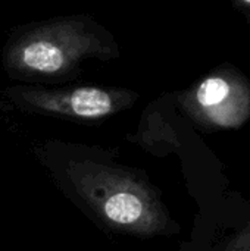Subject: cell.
Returning a JSON list of instances; mask_svg holds the SVG:
<instances>
[{"label": "cell", "instance_id": "obj_3", "mask_svg": "<svg viewBox=\"0 0 250 251\" xmlns=\"http://www.w3.org/2000/svg\"><path fill=\"white\" fill-rule=\"evenodd\" d=\"M4 96L19 109L68 119L97 121L130 107L137 94L122 88L71 87L44 90L35 87H9Z\"/></svg>", "mask_w": 250, "mask_h": 251}, {"label": "cell", "instance_id": "obj_2", "mask_svg": "<svg viewBox=\"0 0 250 251\" xmlns=\"http://www.w3.org/2000/svg\"><path fill=\"white\" fill-rule=\"evenodd\" d=\"M66 182L100 222L131 235L149 234L158 210L146 184L131 169L74 157L63 168Z\"/></svg>", "mask_w": 250, "mask_h": 251}, {"label": "cell", "instance_id": "obj_4", "mask_svg": "<svg viewBox=\"0 0 250 251\" xmlns=\"http://www.w3.org/2000/svg\"><path fill=\"white\" fill-rule=\"evenodd\" d=\"M230 93V85L222 78H209L203 81L196 93L197 101L203 107H211L221 103Z\"/></svg>", "mask_w": 250, "mask_h": 251}, {"label": "cell", "instance_id": "obj_1", "mask_svg": "<svg viewBox=\"0 0 250 251\" xmlns=\"http://www.w3.org/2000/svg\"><path fill=\"white\" fill-rule=\"evenodd\" d=\"M118 54L111 34L87 18H60L24 28L6 46L4 65L19 78H60L85 59Z\"/></svg>", "mask_w": 250, "mask_h": 251}, {"label": "cell", "instance_id": "obj_5", "mask_svg": "<svg viewBox=\"0 0 250 251\" xmlns=\"http://www.w3.org/2000/svg\"><path fill=\"white\" fill-rule=\"evenodd\" d=\"M246 3H248V4H249V6H250V0H248V1H246Z\"/></svg>", "mask_w": 250, "mask_h": 251}]
</instances>
